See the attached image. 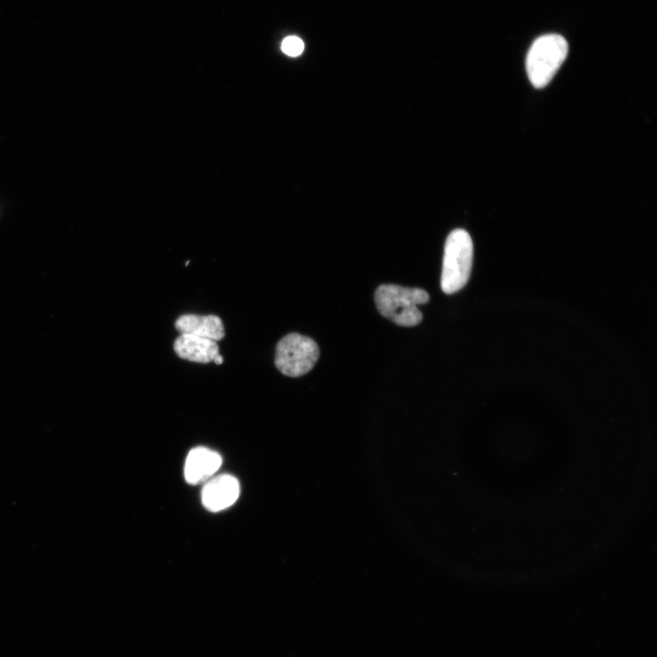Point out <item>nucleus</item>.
Instances as JSON below:
<instances>
[{"label": "nucleus", "mask_w": 657, "mask_h": 657, "mask_svg": "<svg viewBox=\"0 0 657 657\" xmlns=\"http://www.w3.org/2000/svg\"><path fill=\"white\" fill-rule=\"evenodd\" d=\"M283 53L290 57L300 56L305 49V44L297 37H288L282 42Z\"/></svg>", "instance_id": "nucleus-9"}, {"label": "nucleus", "mask_w": 657, "mask_h": 657, "mask_svg": "<svg viewBox=\"0 0 657 657\" xmlns=\"http://www.w3.org/2000/svg\"><path fill=\"white\" fill-rule=\"evenodd\" d=\"M319 358L320 349L313 339L290 333L277 345L275 366L286 376L299 377L312 371Z\"/></svg>", "instance_id": "nucleus-4"}, {"label": "nucleus", "mask_w": 657, "mask_h": 657, "mask_svg": "<svg viewBox=\"0 0 657 657\" xmlns=\"http://www.w3.org/2000/svg\"><path fill=\"white\" fill-rule=\"evenodd\" d=\"M174 349L181 359L199 364L214 362L220 355L217 341L186 333L175 341Z\"/></svg>", "instance_id": "nucleus-7"}, {"label": "nucleus", "mask_w": 657, "mask_h": 657, "mask_svg": "<svg viewBox=\"0 0 657 657\" xmlns=\"http://www.w3.org/2000/svg\"><path fill=\"white\" fill-rule=\"evenodd\" d=\"M379 313L397 325L414 327L423 320L418 308L430 299L429 294L419 288H406L398 285H381L375 294Z\"/></svg>", "instance_id": "nucleus-1"}, {"label": "nucleus", "mask_w": 657, "mask_h": 657, "mask_svg": "<svg viewBox=\"0 0 657 657\" xmlns=\"http://www.w3.org/2000/svg\"><path fill=\"white\" fill-rule=\"evenodd\" d=\"M175 326L181 334H192L215 341L222 340L226 335L222 320L216 316H182L177 320Z\"/></svg>", "instance_id": "nucleus-8"}, {"label": "nucleus", "mask_w": 657, "mask_h": 657, "mask_svg": "<svg viewBox=\"0 0 657 657\" xmlns=\"http://www.w3.org/2000/svg\"><path fill=\"white\" fill-rule=\"evenodd\" d=\"M222 458L218 452L207 447L192 449L185 465V478L190 485L209 481L220 469Z\"/></svg>", "instance_id": "nucleus-6"}, {"label": "nucleus", "mask_w": 657, "mask_h": 657, "mask_svg": "<svg viewBox=\"0 0 657 657\" xmlns=\"http://www.w3.org/2000/svg\"><path fill=\"white\" fill-rule=\"evenodd\" d=\"M569 53L567 40L558 34H548L538 38L532 45L526 62L532 84L546 87L566 62Z\"/></svg>", "instance_id": "nucleus-3"}, {"label": "nucleus", "mask_w": 657, "mask_h": 657, "mask_svg": "<svg viewBox=\"0 0 657 657\" xmlns=\"http://www.w3.org/2000/svg\"><path fill=\"white\" fill-rule=\"evenodd\" d=\"M473 255V242L466 230L456 229L449 234L445 246L441 276V289L445 294L456 293L468 283Z\"/></svg>", "instance_id": "nucleus-2"}, {"label": "nucleus", "mask_w": 657, "mask_h": 657, "mask_svg": "<svg viewBox=\"0 0 657 657\" xmlns=\"http://www.w3.org/2000/svg\"><path fill=\"white\" fill-rule=\"evenodd\" d=\"M240 494L238 480L231 475H220L206 482L202 490V503L212 513L224 511L237 501Z\"/></svg>", "instance_id": "nucleus-5"}, {"label": "nucleus", "mask_w": 657, "mask_h": 657, "mask_svg": "<svg viewBox=\"0 0 657 657\" xmlns=\"http://www.w3.org/2000/svg\"><path fill=\"white\" fill-rule=\"evenodd\" d=\"M223 362H224V359H223V358H222V357H221L220 355H219V356H218V357H217V358L215 359V360H214V363H215L216 365H218V366H220V365H222V364H223Z\"/></svg>", "instance_id": "nucleus-10"}]
</instances>
